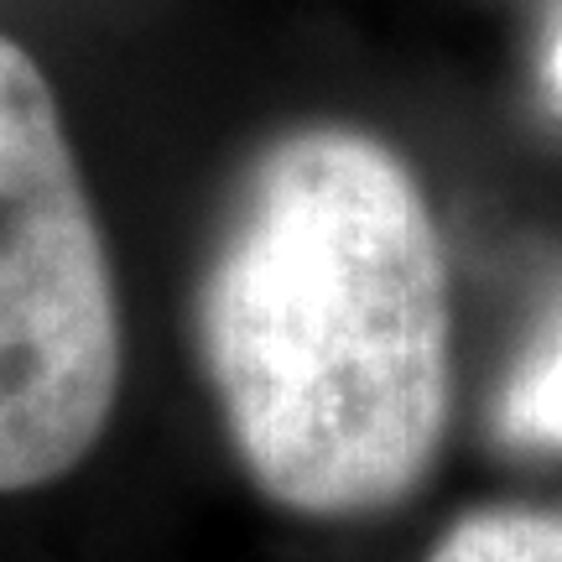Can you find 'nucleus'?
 <instances>
[{
	"mask_svg": "<svg viewBox=\"0 0 562 562\" xmlns=\"http://www.w3.org/2000/svg\"><path fill=\"white\" fill-rule=\"evenodd\" d=\"M427 562H562V510L490 505L438 537Z\"/></svg>",
	"mask_w": 562,
	"mask_h": 562,
	"instance_id": "obj_3",
	"label": "nucleus"
},
{
	"mask_svg": "<svg viewBox=\"0 0 562 562\" xmlns=\"http://www.w3.org/2000/svg\"><path fill=\"white\" fill-rule=\"evenodd\" d=\"M495 438L516 453H562V328L547 334L495 396Z\"/></svg>",
	"mask_w": 562,
	"mask_h": 562,
	"instance_id": "obj_4",
	"label": "nucleus"
},
{
	"mask_svg": "<svg viewBox=\"0 0 562 562\" xmlns=\"http://www.w3.org/2000/svg\"><path fill=\"white\" fill-rule=\"evenodd\" d=\"M121 302L47 74L0 37V495L79 469L121 402Z\"/></svg>",
	"mask_w": 562,
	"mask_h": 562,
	"instance_id": "obj_2",
	"label": "nucleus"
},
{
	"mask_svg": "<svg viewBox=\"0 0 562 562\" xmlns=\"http://www.w3.org/2000/svg\"><path fill=\"white\" fill-rule=\"evenodd\" d=\"M547 79H552V89H558V100H562V26H558V47H552V63H547Z\"/></svg>",
	"mask_w": 562,
	"mask_h": 562,
	"instance_id": "obj_5",
	"label": "nucleus"
},
{
	"mask_svg": "<svg viewBox=\"0 0 562 562\" xmlns=\"http://www.w3.org/2000/svg\"><path fill=\"white\" fill-rule=\"evenodd\" d=\"M203 381L250 484L313 521L402 505L453 412V292L417 172L360 125L266 140L193 297Z\"/></svg>",
	"mask_w": 562,
	"mask_h": 562,
	"instance_id": "obj_1",
	"label": "nucleus"
}]
</instances>
